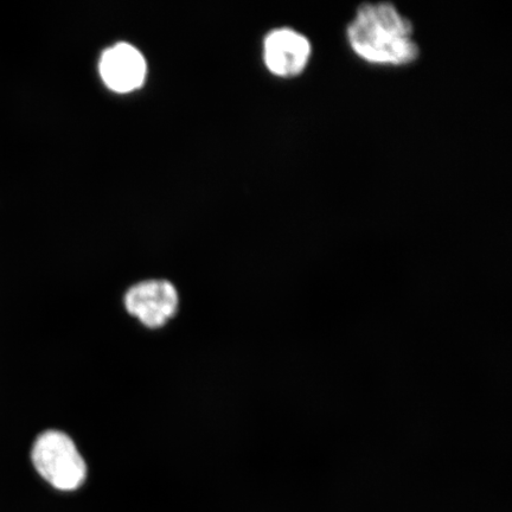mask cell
<instances>
[{
	"label": "cell",
	"mask_w": 512,
	"mask_h": 512,
	"mask_svg": "<svg viewBox=\"0 0 512 512\" xmlns=\"http://www.w3.org/2000/svg\"><path fill=\"white\" fill-rule=\"evenodd\" d=\"M311 56L309 40L292 29H275L264 42L266 67L280 78H293L303 73Z\"/></svg>",
	"instance_id": "4"
},
{
	"label": "cell",
	"mask_w": 512,
	"mask_h": 512,
	"mask_svg": "<svg viewBox=\"0 0 512 512\" xmlns=\"http://www.w3.org/2000/svg\"><path fill=\"white\" fill-rule=\"evenodd\" d=\"M31 460L41 477L60 491L79 489L87 477V466L74 441L60 431L38 437Z\"/></svg>",
	"instance_id": "2"
},
{
	"label": "cell",
	"mask_w": 512,
	"mask_h": 512,
	"mask_svg": "<svg viewBox=\"0 0 512 512\" xmlns=\"http://www.w3.org/2000/svg\"><path fill=\"white\" fill-rule=\"evenodd\" d=\"M146 69L145 57L130 43L114 44L100 57L101 79L114 92L130 93L142 86Z\"/></svg>",
	"instance_id": "5"
},
{
	"label": "cell",
	"mask_w": 512,
	"mask_h": 512,
	"mask_svg": "<svg viewBox=\"0 0 512 512\" xmlns=\"http://www.w3.org/2000/svg\"><path fill=\"white\" fill-rule=\"evenodd\" d=\"M179 298L174 285L166 280H149L127 291L125 307L130 315L150 329L162 328L176 315Z\"/></svg>",
	"instance_id": "3"
},
{
	"label": "cell",
	"mask_w": 512,
	"mask_h": 512,
	"mask_svg": "<svg viewBox=\"0 0 512 512\" xmlns=\"http://www.w3.org/2000/svg\"><path fill=\"white\" fill-rule=\"evenodd\" d=\"M347 35L352 50L370 63L406 66L419 57L412 23L389 3L361 5Z\"/></svg>",
	"instance_id": "1"
}]
</instances>
